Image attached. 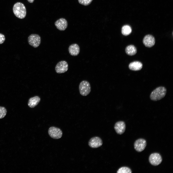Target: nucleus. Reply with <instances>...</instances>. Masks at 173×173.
I'll return each instance as SVG.
<instances>
[{
    "label": "nucleus",
    "instance_id": "nucleus-1",
    "mask_svg": "<svg viewBox=\"0 0 173 173\" xmlns=\"http://www.w3.org/2000/svg\"><path fill=\"white\" fill-rule=\"evenodd\" d=\"M167 93L166 88L163 86L158 87L154 90L150 96V99L153 101L159 100L163 98Z\"/></svg>",
    "mask_w": 173,
    "mask_h": 173
},
{
    "label": "nucleus",
    "instance_id": "nucleus-2",
    "mask_svg": "<svg viewBox=\"0 0 173 173\" xmlns=\"http://www.w3.org/2000/svg\"><path fill=\"white\" fill-rule=\"evenodd\" d=\"M13 10L15 15L20 19L24 18L26 15V11L24 5L20 2H17L13 6Z\"/></svg>",
    "mask_w": 173,
    "mask_h": 173
},
{
    "label": "nucleus",
    "instance_id": "nucleus-3",
    "mask_svg": "<svg viewBox=\"0 0 173 173\" xmlns=\"http://www.w3.org/2000/svg\"><path fill=\"white\" fill-rule=\"evenodd\" d=\"M79 90L80 94L83 96L88 95L90 92L91 87L89 83L87 81H81L79 86Z\"/></svg>",
    "mask_w": 173,
    "mask_h": 173
},
{
    "label": "nucleus",
    "instance_id": "nucleus-4",
    "mask_svg": "<svg viewBox=\"0 0 173 173\" xmlns=\"http://www.w3.org/2000/svg\"><path fill=\"white\" fill-rule=\"evenodd\" d=\"M41 41V37L37 34H31L28 38V43L30 45L35 48L37 47L40 45Z\"/></svg>",
    "mask_w": 173,
    "mask_h": 173
},
{
    "label": "nucleus",
    "instance_id": "nucleus-5",
    "mask_svg": "<svg viewBox=\"0 0 173 173\" xmlns=\"http://www.w3.org/2000/svg\"><path fill=\"white\" fill-rule=\"evenodd\" d=\"M48 132L50 136L55 139L60 138L62 135V131L60 129L54 126L51 127L49 128Z\"/></svg>",
    "mask_w": 173,
    "mask_h": 173
},
{
    "label": "nucleus",
    "instance_id": "nucleus-6",
    "mask_svg": "<svg viewBox=\"0 0 173 173\" xmlns=\"http://www.w3.org/2000/svg\"><path fill=\"white\" fill-rule=\"evenodd\" d=\"M149 161L151 165L158 166L162 162V159L161 155L158 153H155L151 154L149 157Z\"/></svg>",
    "mask_w": 173,
    "mask_h": 173
},
{
    "label": "nucleus",
    "instance_id": "nucleus-7",
    "mask_svg": "<svg viewBox=\"0 0 173 173\" xmlns=\"http://www.w3.org/2000/svg\"><path fill=\"white\" fill-rule=\"evenodd\" d=\"M68 64L65 61L59 62L56 65L55 68L56 72L58 74L65 73L68 70Z\"/></svg>",
    "mask_w": 173,
    "mask_h": 173
},
{
    "label": "nucleus",
    "instance_id": "nucleus-8",
    "mask_svg": "<svg viewBox=\"0 0 173 173\" xmlns=\"http://www.w3.org/2000/svg\"><path fill=\"white\" fill-rule=\"evenodd\" d=\"M146 140L142 138H139L136 140L134 144L135 149L138 152H141L144 150L146 146Z\"/></svg>",
    "mask_w": 173,
    "mask_h": 173
},
{
    "label": "nucleus",
    "instance_id": "nucleus-9",
    "mask_svg": "<svg viewBox=\"0 0 173 173\" xmlns=\"http://www.w3.org/2000/svg\"><path fill=\"white\" fill-rule=\"evenodd\" d=\"M88 145L91 148H97L101 146L103 144L101 139L99 137L95 136L91 138L88 142Z\"/></svg>",
    "mask_w": 173,
    "mask_h": 173
},
{
    "label": "nucleus",
    "instance_id": "nucleus-10",
    "mask_svg": "<svg viewBox=\"0 0 173 173\" xmlns=\"http://www.w3.org/2000/svg\"><path fill=\"white\" fill-rule=\"evenodd\" d=\"M143 43L146 47L150 48L154 45L155 43V39L152 35H147L143 38Z\"/></svg>",
    "mask_w": 173,
    "mask_h": 173
},
{
    "label": "nucleus",
    "instance_id": "nucleus-11",
    "mask_svg": "<svg viewBox=\"0 0 173 173\" xmlns=\"http://www.w3.org/2000/svg\"><path fill=\"white\" fill-rule=\"evenodd\" d=\"M114 129L117 134L119 135L123 134L125 131L126 125L125 122L123 121L116 122L114 126Z\"/></svg>",
    "mask_w": 173,
    "mask_h": 173
},
{
    "label": "nucleus",
    "instance_id": "nucleus-12",
    "mask_svg": "<svg viewBox=\"0 0 173 173\" xmlns=\"http://www.w3.org/2000/svg\"><path fill=\"white\" fill-rule=\"evenodd\" d=\"M55 25L56 28L61 31L65 30L68 26V22L67 20L63 18H61L55 22Z\"/></svg>",
    "mask_w": 173,
    "mask_h": 173
},
{
    "label": "nucleus",
    "instance_id": "nucleus-13",
    "mask_svg": "<svg viewBox=\"0 0 173 173\" xmlns=\"http://www.w3.org/2000/svg\"><path fill=\"white\" fill-rule=\"evenodd\" d=\"M68 51L71 55L74 56H77L79 54L80 51L79 47L77 44H72L69 46Z\"/></svg>",
    "mask_w": 173,
    "mask_h": 173
},
{
    "label": "nucleus",
    "instance_id": "nucleus-14",
    "mask_svg": "<svg viewBox=\"0 0 173 173\" xmlns=\"http://www.w3.org/2000/svg\"><path fill=\"white\" fill-rule=\"evenodd\" d=\"M142 63L138 61H136L130 63L129 65V69L132 70L136 71L141 70L142 68Z\"/></svg>",
    "mask_w": 173,
    "mask_h": 173
},
{
    "label": "nucleus",
    "instance_id": "nucleus-15",
    "mask_svg": "<svg viewBox=\"0 0 173 173\" xmlns=\"http://www.w3.org/2000/svg\"><path fill=\"white\" fill-rule=\"evenodd\" d=\"M40 101V98L38 96H35L29 99L28 105L31 108H33L37 106Z\"/></svg>",
    "mask_w": 173,
    "mask_h": 173
},
{
    "label": "nucleus",
    "instance_id": "nucleus-16",
    "mask_svg": "<svg viewBox=\"0 0 173 173\" xmlns=\"http://www.w3.org/2000/svg\"><path fill=\"white\" fill-rule=\"evenodd\" d=\"M126 53L127 55L132 56L136 54L137 52V49L135 46L131 45L127 46L125 49Z\"/></svg>",
    "mask_w": 173,
    "mask_h": 173
},
{
    "label": "nucleus",
    "instance_id": "nucleus-17",
    "mask_svg": "<svg viewBox=\"0 0 173 173\" xmlns=\"http://www.w3.org/2000/svg\"><path fill=\"white\" fill-rule=\"evenodd\" d=\"M132 32L131 27L128 25L123 26L122 28V33L124 35L127 36L130 34Z\"/></svg>",
    "mask_w": 173,
    "mask_h": 173
},
{
    "label": "nucleus",
    "instance_id": "nucleus-18",
    "mask_svg": "<svg viewBox=\"0 0 173 173\" xmlns=\"http://www.w3.org/2000/svg\"><path fill=\"white\" fill-rule=\"evenodd\" d=\"M131 169L126 167H123L120 168L117 171V173H131Z\"/></svg>",
    "mask_w": 173,
    "mask_h": 173
},
{
    "label": "nucleus",
    "instance_id": "nucleus-19",
    "mask_svg": "<svg viewBox=\"0 0 173 173\" xmlns=\"http://www.w3.org/2000/svg\"><path fill=\"white\" fill-rule=\"evenodd\" d=\"M6 110L5 107L0 106V119L4 118L6 115Z\"/></svg>",
    "mask_w": 173,
    "mask_h": 173
},
{
    "label": "nucleus",
    "instance_id": "nucleus-20",
    "mask_svg": "<svg viewBox=\"0 0 173 173\" xmlns=\"http://www.w3.org/2000/svg\"><path fill=\"white\" fill-rule=\"evenodd\" d=\"M79 3L83 5L87 6L90 4L93 0H78Z\"/></svg>",
    "mask_w": 173,
    "mask_h": 173
},
{
    "label": "nucleus",
    "instance_id": "nucleus-21",
    "mask_svg": "<svg viewBox=\"0 0 173 173\" xmlns=\"http://www.w3.org/2000/svg\"><path fill=\"white\" fill-rule=\"evenodd\" d=\"M5 38L4 35L0 33V44L3 43L5 40Z\"/></svg>",
    "mask_w": 173,
    "mask_h": 173
},
{
    "label": "nucleus",
    "instance_id": "nucleus-22",
    "mask_svg": "<svg viewBox=\"0 0 173 173\" xmlns=\"http://www.w3.org/2000/svg\"><path fill=\"white\" fill-rule=\"evenodd\" d=\"M34 0H27L28 2L30 3H32L34 2Z\"/></svg>",
    "mask_w": 173,
    "mask_h": 173
}]
</instances>
